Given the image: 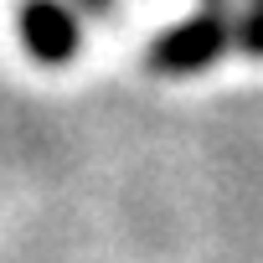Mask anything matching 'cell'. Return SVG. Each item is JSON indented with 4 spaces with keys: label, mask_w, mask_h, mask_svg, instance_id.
<instances>
[{
    "label": "cell",
    "mask_w": 263,
    "mask_h": 263,
    "mask_svg": "<svg viewBox=\"0 0 263 263\" xmlns=\"http://www.w3.org/2000/svg\"><path fill=\"white\" fill-rule=\"evenodd\" d=\"M16 36L36 67H67L83 52V16L72 0H21Z\"/></svg>",
    "instance_id": "7a4b0ae2"
},
{
    "label": "cell",
    "mask_w": 263,
    "mask_h": 263,
    "mask_svg": "<svg viewBox=\"0 0 263 263\" xmlns=\"http://www.w3.org/2000/svg\"><path fill=\"white\" fill-rule=\"evenodd\" d=\"M72 6H78L83 16H98V21H103V16H114V0H72Z\"/></svg>",
    "instance_id": "277c9868"
},
{
    "label": "cell",
    "mask_w": 263,
    "mask_h": 263,
    "mask_svg": "<svg viewBox=\"0 0 263 263\" xmlns=\"http://www.w3.org/2000/svg\"><path fill=\"white\" fill-rule=\"evenodd\" d=\"M232 52V11H196L176 26H165L150 52H145V67L160 72V78H196L206 67H217L222 57Z\"/></svg>",
    "instance_id": "6da1fadb"
},
{
    "label": "cell",
    "mask_w": 263,
    "mask_h": 263,
    "mask_svg": "<svg viewBox=\"0 0 263 263\" xmlns=\"http://www.w3.org/2000/svg\"><path fill=\"white\" fill-rule=\"evenodd\" d=\"M232 52L263 62V0H248L242 11H232Z\"/></svg>",
    "instance_id": "3957f363"
},
{
    "label": "cell",
    "mask_w": 263,
    "mask_h": 263,
    "mask_svg": "<svg viewBox=\"0 0 263 263\" xmlns=\"http://www.w3.org/2000/svg\"><path fill=\"white\" fill-rule=\"evenodd\" d=\"M196 6H206V11H237V0H196Z\"/></svg>",
    "instance_id": "5b68a950"
}]
</instances>
